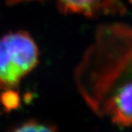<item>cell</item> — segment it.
<instances>
[{
	"label": "cell",
	"instance_id": "6da1fadb",
	"mask_svg": "<svg viewBox=\"0 0 132 132\" xmlns=\"http://www.w3.org/2000/svg\"><path fill=\"white\" fill-rule=\"evenodd\" d=\"M38 49L34 39L19 31L0 37V88L17 86L38 63Z\"/></svg>",
	"mask_w": 132,
	"mask_h": 132
},
{
	"label": "cell",
	"instance_id": "7a4b0ae2",
	"mask_svg": "<svg viewBox=\"0 0 132 132\" xmlns=\"http://www.w3.org/2000/svg\"><path fill=\"white\" fill-rule=\"evenodd\" d=\"M106 112L118 126L132 125V82L121 86L107 98Z\"/></svg>",
	"mask_w": 132,
	"mask_h": 132
},
{
	"label": "cell",
	"instance_id": "3957f363",
	"mask_svg": "<svg viewBox=\"0 0 132 132\" xmlns=\"http://www.w3.org/2000/svg\"><path fill=\"white\" fill-rule=\"evenodd\" d=\"M120 0H58L61 7L67 11L92 15L102 7H116Z\"/></svg>",
	"mask_w": 132,
	"mask_h": 132
},
{
	"label": "cell",
	"instance_id": "277c9868",
	"mask_svg": "<svg viewBox=\"0 0 132 132\" xmlns=\"http://www.w3.org/2000/svg\"><path fill=\"white\" fill-rule=\"evenodd\" d=\"M53 130H55L54 127L47 124L39 123V122L34 121L27 122L14 130V131H19V132H30V131L42 132V131H53Z\"/></svg>",
	"mask_w": 132,
	"mask_h": 132
},
{
	"label": "cell",
	"instance_id": "5b68a950",
	"mask_svg": "<svg viewBox=\"0 0 132 132\" xmlns=\"http://www.w3.org/2000/svg\"><path fill=\"white\" fill-rule=\"evenodd\" d=\"M1 100L3 104L8 111L16 108L19 103V98L18 94L10 89H6L1 96Z\"/></svg>",
	"mask_w": 132,
	"mask_h": 132
}]
</instances>
